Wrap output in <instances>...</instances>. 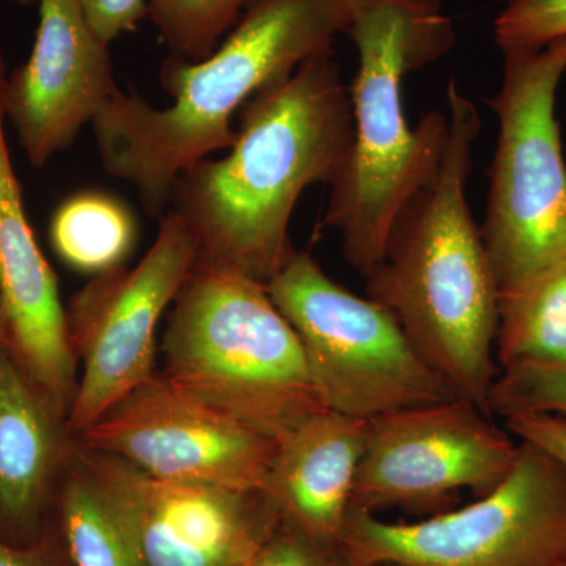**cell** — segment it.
I'll list each match as a JSON object with an SVG mask.
<instances>
[{
    "label": "cell",
    "mask_w": 566,
    "mask_h": 566,
    "mask_svg": "<svg viewBox=\"0 0 566 566\" xmlns=\"http://www.w3.org/2000/svg\"><path fill=\"white\" fill-rule=\"evenodd\" d=\"M352 98L333 52L253 95L237 140L175 182L170 205L196 240L197 259L266 285L294 248L290 222L312 185L333 186L353 151Z\"/></svg>",
    "instance_id": "1"
},
{
    "label": "cell",
    "mask_w": 566,
    "mask_h": 566,
    "mask_svg": "<svg viewBox=\"0 0 566 566\" xmlns=\"http://www.w3.org/2000/svg\"><path fill=\"white\" fill-rule=\"evenodd\" d=\"M348 22L345 0H252L207 59H166L169 106L112 92L92 123L104 169L136 189L147 214H166L178 178L233 147L234 114L308 59L333 52Z\"/></svg>",
    "instance_id": "2"
},
{
    "label": "cell",
    "mask_w": 566,
    "mask_h": 566,
    "mask_svg": "<svg viewBox=\"0 0 566 566\" xmlns=\"http://www.w3.org/2000/svg\"><path fill=\"white\" fill-rule=\"evenodd\" d=\"M447 107L449 140L439 172L395 218L385 255L365 277L367 296L394 315L457 397L491 416L499 285L468 200L482 117L453 76Z\"/></svg>",
    "instance_id": "3"
},
{
    "label": "cell",
    "mask_w": 566,
    "mask_h": 566,
    "mask_svg": "<svg viewBox=\"0 0 566 566\" xmlns=\"http://www.w3.org/2000/svg\"><path fill=\"white\" fill-rule=\"evenodd\" d=\"M359 69L349 91L354 140L331 186L324 226L340 233L345 259L367 277L385 255L403 205L434 180L449 140V114L409 126L403 82L444 57L457 32L444 0H345Z\"/></svg>",
    "instance_id": "4"
},
{
    "label": "cell",
    "mask_w": 566,
    "mask_h": 566,
    "mask_svg": "<svg viewBox=\"0 0 566 566\" xmlns=\"http://www.w3.org/2000/svg\"><path fill=\"white\" fill-rule=\"evenodd\" d=\"M172 304L163 374L182 392L275 441L326 411L264 283L197 259Z\"/></svg>",
    "instance_id": "5"
},
{
    "label": "cell",
    "mask_w": 566,
    "mask_h": 566,
    "mask_svg": "<svg viewBox=\"0 0 566 566\" xmlns=\"http://www.w3.org/2000/svg\"><path fill=\"white\" fill-rule=\"evenodd\" d=\"M485 221L499 293L566 262V156L556 115L566 36L542 50H505Z\"/></svg>",
    "instance_id": "6"
},
{
    "label": "cell",
    "mask_w": 566,
    "mask_h": 566,
    "mask_svg": "<svg viewBox=\"0 0 566 566\" xmlns=\"http://www.w3.org/2000/svg\"><path fill=\"white\" fill-rule=\"evenodd\" d=\"M266 289L329 411L371 420L457 398L386 307L338 285L311 253L294 249Z\"/></svg>",
    "instance_id": "7"
},
{
    "label": "cell",
    "mask_w": 566,
    "mask_h": 566,
    "mask_svg": "<svg viewBox=\"0 0 566 566\" xmlns=\"http://www.w3.org/2000/svg\"><path fill=\"white\" fill-rule=\"evenodd\" d=\"M342 546L357 566H566V469L536 447L472 504L390 523L349 512Z\"/></svg>",
    "instance_id": "8"
},
{
    "label": "cell",
    "mask_w": 566,
    "mask_h": 566,
    "mask_svg": "<svg viewBox=\"0 0 566 566\" xmlns=\"http://www.w3.org/2000/svg\"><path fill=\"white\" fill-rule=\"evenodd\" d=\"M199 249L170 210L155 243L136 268L92 277L65 308L71 352L81 367L69 431L84 433L156 374V329L191 273Z\"/></svg>",
    "instance_id": "9"
},
{
    "label": "cell",
    "mask_w": 566,
    "mask_h": 566,
    "mask_svg": "<svg viewBox=\"0 0 566 566\" xmlns=\"http://www.w3.org/2000/svg\"><path fill=\"white\" fill-rule=\"evenodd\" d=\"M517 453L515 436L464 398L375 417L368 420L352 510L438 515L463 491L480 497L501 485Z\"/></svg>",
    "instance_id": "10"
},
{
    "label": "cell",
    "mask_w": 566,
    "mask_h": 566,
    "mask_svg": "<svg viewBox=\"0 0 566 566\" xmlns=\"http://www.w3.org/2000/svg\"><path fill=\"white\" fill-rule=\"evenodd\" d=\"M145 474L237 491H264L275 439L182 392L163 371L77 436Z\"/></svg>",
    "instance_id": "11"
},
{
    "label": "cell",
    "mask_w": 566,
    "mask_h": 566,
    "mask_svg": "<svg viewBox=\"0 0 566 566\" xmlns=\"http://www.w3.org/2000/svg\"><path fill=\"white\" fill-rule=\"evenodd\" d=\"M77 447L145 566H249L281 526L264 491L156 479Z\"/></svg>",
    "instance_id": "12"
},
{
    "label": "cell",
    "mask_w": 566,
    "mask_h": 566,
    "mask_svg": "<svg viewBox=\"0 0 566 566\" xmlns=\"http://www.w3.org/2000/svg\"><path fill=\"white\" fill-rule=\"evenodd\" d=\"M28 62L6 82L3 109L32 166H44L93 123L118 87L109 44L88 24L80 0H39Z\"/></svg>",
    "instance_id": "13"
},
{
    "label": "cell",
    "mask_w": 566,
    "mask_h": 566,
    "mask_svg": "<svg viewBox=\"0 0 566 566\" xmlns=\"http://www.w3.org/2000/svg\"><path fill=\"white\" fill-rule=\"evenodd\" d=\"M368 420L318 412L279 439L264 493L281 524L327 543H340Z\"/></svg>",
    "instance_id": "14"
},
{
    "label": "cell",
    "mask_w": 566,
    "mask_h": 566,
    "mask_svg": "<svg viewBox=\"0 0 566 566\" xmlns=\"http://www.w3.org/2000/svg\"><path fill=\"white\" fill-rule=\"evenodd\" d=\"M66 419L0 344V528L29 534L39 527L73 457Z\"/></svg>",
    "instance_id": "15"
},
{
    "label": "cell",
    "mask_w": 566,
    "mask_h": 566,
    "mask_svg": "<svg viewBox=\"0 0 566 566\" xmlns=\"http://www.w3.org/2000/svg\"><path fill=\"white\" fill-rule=\"evenodd\" d=\"M495 360L566 365V262L499 293Z\"/></svg>",
    "instance_id": "16"
},
{
    "label": "cell",
    "mask_w": 566,
    "mask_h": 566,
    "mask_svg": "<svg viewBox=\"0 0 566 566\" xmlns=\"http://www.w3.org/2000/svg\"><path fill=\"white\" fill-rule=\"evenodd\" d=\"M50 237L66 266L96 277L126 266L139 241V226L132 208L118 197L81 191L59 205Z\"/></svg>",
    "instance_id": "17"
},
{
    "label": "cell",
    "mask_w": 566,
    "mask_h": 566,
    "mask_svg": "<svg viewBox=\"0 0 566 566\" xmlns=\"http://www.w3.org/2000/svg\"><path fill=\"white\" fill-rule=\"evenodd\" d=\"M55 513L71 566H145L77 442L59 490Z\"/></svg>",
    "instance_id": "18"
},
{
    "label": "cell",
    "mask_w": 566,
    "mask_h": 566,
    "mask_svg": "<svg viewBox=\"0 0 566 566\" xmlns=\"http://www.w3.org/2000/svg\"><path fill=\"white\" fill-rule=\"evenodd\" d=\"M252 0H148V14L170 55L199 62L232 31Z\"/></svg>",
    "instance_id": "19"
},
{
    "label": "cell",
    "mask_w": 566,
    "mask_h": 566,
    "mask_svg": "<svg viewBox=\"0 0 566 566\" xmlns=\"http://www.w3.org/2000/svg\"><path fill=\"white\" fill-rule=\"evenodd\" d=\"M491 416L566 417V365L517 364L499 370L490 395Z\"/></svg>",
    "instance_id": "20"
},
{
    "label": "cell",
    "mask_w": 566,
    "mask_h": 566,
    "mask_svg": "<svg viewBox=\"0 0 566 566\" xmlns=\"http://www.w3.org/2000/svg\"><path fill=\"white\" fill-rule=\"evenodd\" d=\"M566 36V0H509L494 21L501 51L542 50Z\"/></svg>",
    "instance_id": "21"
},
{
    "label": "cell",
    "mask_w": 566,
    "mask_h": 566,
    "mask_svg": "<svg viewBox=\"0 0 566 566\" xmlns=\"http://www.w3.org/2000/svg\"><path fill=\"white\" fill-rule=\"evenodd\" d=\"M249 566H357L342 543H327L281 524Z\"/></svg>",
    "instance_id": "22"
},
{
    "label": "cell",
    "mask_w": 566,
    "mask_h": 566,
    "mask_svg": "<svg viewBox=\"0 0 566 566\" xmlns=\"http://www.w3.org/2000/svg\"><path fill=\"white\" fill-rule=\"evenodd\" d=\"M96 35L109 44L128 33L148 14V0H80Z\"/></svg>",
    "instance_id": "23"
},
{
    "label": "cell",
    "mask_w": 566,
    "mask_h": 566,
    "mask_svg": "<svg viewBox=\"0 0 566 566\" xmlns=\"http://www.w3.org/2000/svg\"><path fill=\"white\" fill-rule=\"evenodd\" d=\"M509 433L554 458L566 469V417L520 415L504 420Z\"/></svg>",
    "instance_id": "24"
},
{
    "label": "cell",
    "mask_w": 566,
    "mask_h": 566,
    "mask_svg": "<svg viewBox=\"0 0 566 566\" xmlns=\"http://www.w3.org/2000/svg\"><path fill=\"white\" fill-rule=\"evenodd\" d=\"M0 566H71V562L62 539L61 546H55L50 536L31 545H13L0 538Z\"/></svg>",
    "instance_id": "25"
},
{
    "label": "cell",
    "mask_w": 566,
    "mask_h": 566,
    "mask_svg": "<svg viewBox=\"0 0 566 566\" xmlns=\"http://www.w3.org/2000/svg\"><path fill=\"white\" fill-rule=\"evenodd\" d=\"M0 344H7V318L3 307L2 289H0Z\"/></svg>",
    "instance_id": "26"
},
{
    "label": "cell",
    "mask_w": 566,
    "mask_h": 566,
    "mask_svg": "<svg viewBox=\"0 0 566 566\" xmlns=\"http://www.w3.org/2000/svg\"><path fill=\"white\" fill-rule=\"evenodd\" d=\"M9 2L18 3V6H31V3H36L39 0H9Z\"/></svg>",
    "instance_id": "27"
},
{
    "label": "cell",
    "mask_w": 566,
    "mask_h": 566,
    "mask_svg": "<svg viewBox=\"0 0 566 566\" xmlns=\"http://www.w3.org/2000/svg\"><path fill=\"white\" fill-rule=\"evenodd\" d=\"M385 566H397V565H385Z\"/></svg>",
    "instance_id": "28"
},
{
    "label": "cell",
    "mask_w": 566,
    "mask_h": 566,
    "mask_svg": "<svg viewBox=\"0 0 566 566\" xmlns=\"http://www.w3.org/2000/svg\"><path fill=\"white\" fill-rule=\"evenodd\" d=\"M565 156H566V150H565Z\"/></svg>",
    "instance_id": "29"
}]
</instances>
